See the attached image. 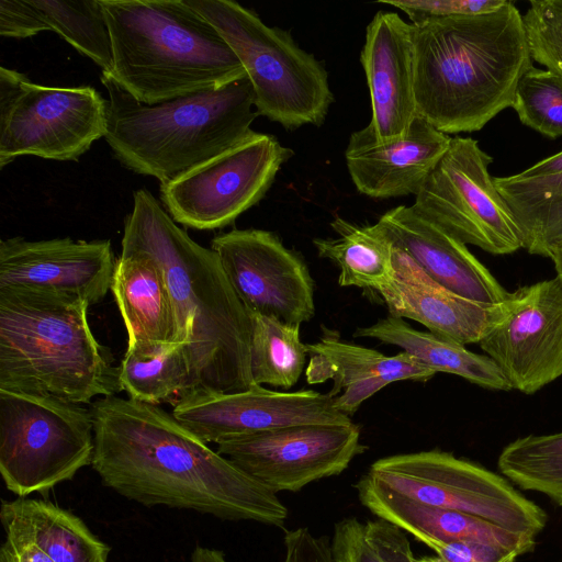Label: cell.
<instances>
[{
    "mask_svg": "<svg viewBox=\"0 0 562 562\" xmlns=\"http://www.w3.org/2000/svg\"><path fill=\"white\" fill-rule=\"evenodd\" d=\"M92 469L104 486L145 506L190 509L283 528L277 493L212 450L171 413L108 396L91 408Z\"/></svg>",
    "mask_w": 562,
    "mask_h": 562,
    "instance_id": "cell-1",
    "label": "cell"
},
{
    "mask_svg": "<svg viewBox=\"0 0 562 562\" xmlns=\"http://www.w3.org/2000/svg\"><path fill=\"white\" fill-rule=\"evenodd\" d=\"M121 246L149 255L164 272L186 344L192 391L248 390L254 384L252 322L215 251L195 243L145 189L133 194Z\"/></svg>",
    "mask_w": 562,
    "mask_h": 562,
    "instance_id": "cell-2",
    "label": "cell"
},
{
    "mask_svg": "<svg viewBox=\"0 0 562 562\" xmlns=\"http://www.w3.org/2000/svg\"><path fill=\"white\" fill-rule=\"evenodd\" d=\"M413 29L417 115L449 135L480 131L513 106L519 80L533 66L514 2Z\"/></svg>",
    "mask_w": 562,
    "mask_h": 562,
    "instance_id": "cell-3",
    "label": "cell"
},
{
    "mask_svg": "<svg viewBox=\"0 0 562 562\" xmlns=\"http://www.w3.org/2000/svg\"><path fill=\"white\" fill-rule=\"evenodd\" d=\"M81 299L0 289V389L74 404L122 391L119 367L93 336Z\"/></svg>",
    "mask_w": 562,
    "mask_h": 562,
    "instance_id": "cell-4",
    "label": "cell"
},
{
    "mask_svg": "<svg viewBox=\"0 0 562 562\" xmlns=\"http://www.w3.org/2000/svg\"><path fill=\"white\" fill-rule=\"evenodd\" d=\"M106 132L113 155L126 169L168 183L250 137L258 116L247 76L217 89L157 104L137 101L110 74Z\"/></svg>",
    "mask_w": 562,
    "mask_h": 562,
    "instance_id": "cell-5",
    "label": "cell"
},
{
    "mask_svg": "<svg viewBox=\"0 0 562 562\" xmlns=\"http://www.w3.org/2000/svg\"><path fill=\"white\" fill-rule=\"evenodd\" d=\"M99 1L111 36L110 75L137 101L157 104L246 75L218 31L184 0Z\"/></svg>",
    "mask_w": 562,
    "mask_h": 562,
    "instance_id": "cell-6",
    "label": "cell"
},
{
    "mask_svg": "<svg viewBox=\"0 0 562 562\" xmlns=\"http://www.w3.org/2000/svg\"><path fill=\"white\" fill-rule=\"evenodd\" d=\"M184 1L218 31L238 57L252 85L258 115L288 130L323 124L334 102L328 74L288 31L268 26L232 0Z\"/></svg>",
    "mask_w": 562,
    "mask_h": 562,
    "instance_id": "cell-7",
    "label": "cell"
},
{
    "mask_svg": "<svg viewBox=\"0 0 562 562\" xmlns=\"http://www.w3.org/2000/svg\"><path fill=\"white\" fill-rule=\"evenodd\" d=\"M91 411L0 389V472L19 497L47 493L92 463Z\"/></svg>",
    "mask_w": 562,
    "mask_h": 562,
    "instance_id": "cell-8",
    "label": "cell"
},
{
    "mask_svg": "<svg viewBox=\"0 0 562 562\" xmlns=\"http://www.w3.org/2000/svg\"><path fill=\"white\" fill-rule=\"evenodd\" d=\"M367 474L420 503L467 513L516 532L536 537L547 525L546 512L508 480L439 449L381 458Z\"/></svg>",
    "mask_w": 562,
    "mask_h": 562,
    "instance_id": "cell-9",
    "label": "cell"
},
{
    "mask_svg": "<svg viewBox=\"0 0 562 562\" xmlns=\"http://www.w3.org/2000/svg\"><path fill=\"white\" fill-rule=\"evenodd\" d=\"M106 132V100L92 87H48L0 67V168L32 155L77 161Z\"/></svg>",
    "mask_w": 562,
    "mask_h": 562,
    "instance_id": "cell-10",
    "label": "cell"
},
{
    "mask_svg": "<svg viewBox=\"0 0 562 562\" xmlns=\"http://www.w3.org/2000/svg\"><path fill=\"white\" fill-rule=\"evenodd\" d=\"M492 161L472 137H451L411 206L465 245L509 255L524 248L522 235L488 172Z\"/></svg>",
    "mask_w": 562,
    "mask_h": 562,
    "instance_id": "cell-11",
    "label": "cell"
},
{
    "mask_svg": "<svg viewBox=\"0 0 562 562\" xmlns=\"http://www.w3.org/2000/svg\"><path fill=\"white\" fill-rule=\"evenodd\" d=\"M292 155L274 136L255 132L231 149L160 184L162 206L186 227L223 228L263 198Z\"/></svg>",
    "mask_w": 562,
    "mask_h": 562,
    "instance_id": "cell-12",
    "label": "cell"
},
{
    "mask_svg": "<svg viewBox=\"0 0 562 562\" xmlns=\"http://www.w3.org/2000/svg\"><path fill=\"white\" fill-rule=\"evenodd\" d=\"M512 390L530 395L562 376V281L507 292L479 342Z\"/></svg>",
    "mask_w": 562,
    "mask_h": 562,
    "instance_id": "cell-13",
    "label": "cell"
},
{
    "mask_svg": "<svg viewBox=\"0 0 562 562\" xmlns=\"http://www.w3.org/2000/svg\"><path fill=\"white\" fill-rule=\"evenodd\" d=\"M367 447L360 427L306 424L217 443L216 451L274 493L299 492L312 482L339 475Z\"/></svg>",
    "mask_w": 562,
    "mask_h": 562,
    "instance_id": "cell-14",
    "label": "cell"
},
{
    "mask_svg": "<svg viewBox=\"0 0 562 562\" xmlns=\"http://www.w3.org/2000/svg\"><path fill=\"white\" fill-rule=\"evenodd\" d=\"M211 249L250 314L300 326L314 317V281L307 266L274 233L233 229L216 235Z\"/></svg>",
    "mask_w": 562,
    "mask_h": 562,
    "instance_id": "cell-15",
    "label": "cell"
},
{
    "mask_svg": "<svg viewBox=\"0 0 562 562\" xmlns=\"http://www.w3.org/2000/svg\"><path fill=\"white\" fill-rule=\"evenodd\" d=\"M173 417L199 439H229L306 424H350L333 398L313 390L271 391L254 383L236 393L192 391L177 398Z\"/></svg>",
    "mask_w": 562,
    "mask_h": 562,
    "instance_id": "cell-16",
    "label": "cell"
},
{
    "mask_svg": "<svg viewBox=\"0 0 562 562\" xmlns=\"http://www.w3.org/2000/svg\"><path fill=\"white\" fill-rule=\"evenodd\" d=\"M115 263L108 239L12 237L0 241V289L58 293L94 305L111 290Z\"/></svg>",
    "mask_w": 562,
    "mask_h": 562,
    "instance_id": "cell-17",
    "label": "cell"
},
{
    "mask_svg": "<svg viewBox=\"0 0 562 562\" xmlns=\"http://www.w3.org/2000/svg\"><path fill=\"white\" fill-rule=\"evenodd\" d=\"M450 139L419 115L405 135L391 139H378L367 125L349 137L347 169L358 191L370 198L416 195Z\"/></svg>",
    "mask_w": 562,
    "mask_h": 562,
    "instance_id": "cell-18",
    "label": "cell"
},
{
    "mask_svg": "<svg viewBox=\"0 0 562 562\" xmlns=\"http://www.w3.org/2000/svg\"><path fill=\"white\" fill-rule=\"evenodd\" d=\"M414 29L395 12L379 11L360 54L371 100L368 126L378 139L405 135L417 115Z\"/></svg>",
    "mask_w": 562,
    "mask_h": 562,
    "instance_id": "cell-19",
    "label": "cell"
},
{
    "mask_svg": "<svg viewBox=\"0 0 562 562\" xmlns=\"http://www.w3.org/2000/svg\"><path fill=\"white\" fill-rule=\"evenodd\" d=\"M374 225L394 249L407 255L447 290L484 304H497L505 299L507 291L465 244L422 217L412 206L393 207Z\"/></svg>",
    "mask_w": 562,
    "mask_h": 562,
    "instance_id": "cell-20",
    "label": "cell"
},
{
    "mask_svg": "<svg viewBox=\"0 0 562 562\" xmlns=\"http://www.w3.org/2000/svg\"><path fill=\"white\" fill-rule=\"evenodd\" d=\"M308 384L333 381L328 395L334 407L352 416L363 402L386 385L412 380L426 382L437 373L402 351L387 356L372 348L344 341L338 333L325 328L314 344H306Z\"/></svg>",
    "mask_w": 562,
    "mask_h": 562,
    "instance_id": "cell-21",
    "label": "cell"
},
{
    "mask_svg": "<svg viewBox=\"0 0 562 562\" xmlns=\"http://www.w3.org/2000/svg\"><path fill=\"white\" fill-rule=\"evenodd\" d=\"M392 278L376 292L390 316L408 318L429 333L463 346L479 344L495 304L462 297L430 279L407 255L394 249Z\"/></svg>",
    "mask_w": 562,
    "mask_h": 562,
    "instance_id": "cell-22",
    "label": "cell"
},
{
    "mask_svg": "<svg viewBox=\"0 0 562 562\" xmlns=\"http://www.w3.org/2000/svg\"><path fill=\"white\" fill-rule=\"evenodd\" d=\"M111 291L126 327L127 355L145 359L183 344L164 272L149 255L122 248Z\"/></svg>",
    "mask_w": 562,
    "mask_h": 562,
    "instance_id": "cell-23",
    "label": "cell"
},
{
    "mask_svg": "<svg viewBox=\"0 0 562 562\" xmlns=\"http://www.w3.org/2000/svg\"><path fill=\"white\" fill-rule=\"evenodd\" d=\"M355 487L360 503L373 515L423 543L480 541L506 548L519 555L533 551L536 547L535 536L506 529L467 513L420 503L378 483L367 473Z\"/></svg>",
    "mask_w": 562,
    "mask_h": 562,
    "instance_id": "cell-24",
    "label": "cell"
},
{
    "mask_svg": "<svg viewBox=\"0 0 562 562\" xmlns=\"http://www.w3.org/2000/svg\"><path fill=\"white\" fill-rule=\"evenodd\" d=\"M7 536L30 542L55 562H106L110 548L81 518L42 499L1 502Z\"/></svg>",
    "mask_w": 562,
    "mask_h": 562,
    "instance_id": "cell-25",
    "label": "cell"
},
{
    "mask_svg": "<svg viewBox=\"0 0 562 562\" xmlns=\"http://www.w3.org/2000/svg\"><path fill=\"white\" fill-rule=\"evenodd\" d=\"M353 337L372 338L400 347L436 373L454 374L487 390H512L502 371L486 355L472 352L461 344L429 331L417 330L402 318L389 315L373 325L358 327Z\"/></svg>",
    "mask_w": 562,
    "mask_h": 562,
    "instance_id": "cell-26",
    "label": "cell"
},
{
    "mask_svg": "<svg viewBox=\"0 0 562 562\" xmlns=\"http://www.w3.org/2000/svg\"><path fill=\"white\" fill-rule=\"evenodd\" d=\"M494 181L519 226L522 249L550 258L562 243V175L527 179L516 173Z\"/></svg>",
    "mask_w": 562,
    "mask_h": 562,
    "instance_id": "cell-27",
    "label": "cell"
},
{
    "mask_svg": "<svg viewBox=\"0 0 562 562\" xmlns=\"http://www.w3.org/2000/svg\"><path fill=\"white\" fill-rule=\"evenodd\" d=\"M335 238H315L321 258L335 262L340 286L378 291L393 276L394 248L375 225H358L339 216L330 222Z\"/></svg>",
    "mask_w": 562,
    "mask_h": 562,
    "instance_id": "cell-28",
    "label": "cell"
},
{
    "mask_svg": "<svg viewBox=\"0 0 562 562\" xmlns=\"http://www.w3.org/2000/svg\"><path fill=\"white\" fill-rule=\"evenodd\" d=\"M250 317L252 382L291 389L299 381L308 357L306 345L300 339V325L258 314H250Z\"/></svg>",
    "mask_w": 562,
    "mask_h": 562,
    "instance_id": "cell-29",
    "label": "cell"
},
{
    "mask_svg": "<svg viewBox=\"0 0 562 562\" xmlns=\"http://www.w3.org/2000/svg\"><path fill=\"white\" fill-rule=\"evenodd\" d=\"M497 467L520 488L562 506V431L515 439L501 451Z\"/></svg>",
    "mask_w": 562,
    "mask_h": 562,
    "instance_id": "cell-30",
    "label": "cell"
},
{
    "mask_svg": "<svg viewBox=\"0 0 562 562\" xmlns=\"http://www.w3.org/2000/svg\"><path fill=\"white\" fill-rule=\"evenodd\" d=\"M184 344L168 346L150 358L125 353L119 366L122 391L128 398L158 405L193 390Z\"/></svg>",
    "mask_w": 562,
    "mask_h": 562,
    "instance_id": "cell-31",
    "label": "cell"
},
{
    "mask_svg": "<svg viewBox=\"0 0 562 562\" xmlns=\"http://www.w3.org/2000/svg\"><path fill=\"white\" fill-rule=\"evenodd\" d=\"M50 31L97 64L102 72L113 68L111 36L99 0H32Z\"/></svg>",
    "mask_w": 562,
    "mask_h": 562,
    "instance_id": "cell-32",
    "label": "cell"
},
{
    "mask_svg": "<svg viewBox=\"0 0 562 562\" xmlns=\"http://www.w3.org/2000/svg\"><path fill=\"white\" fill-rule=\"evenodd\" d=\"M334 562H415L404 530L378 518L361 522L344 518L334 527Z\"/></svg>",
    "mask_w": 562,
    "mask_h": 562,
    "instance_id": "cell-33",
    "label": "cell"
},
{
    "mask_svg": "<svg viewBox=\"0 0 562 562\" xmlns=\"http://www.w3.org/2000/svg\"><path fill=\"white\" fill-rule=\"evenodd\" d=\"M512 108L524 125L551 138L562 136V78L532 66L519 80Z\"/></svg>",
    "mask_w": 562,
    "mask_h": 562,
    "instance_id": "cell-34",
    "label": "cell"
},
{
    "mask_svg": "<svg viewBox=\"0 0 562 562\" xmlns=\"http://www.w3.org/2000/svg\"><path fill=\"white\" fill-rule=\"evenodd\" d=\"M532 60L562 78V0H535L522 15Z\"/></svg>",
    "mask_w": 562,
    "mask_h": 562,
    "instance_id": "cell-35",
    "label": "cell"
},
{
    "mask_svg": "<svg viewBox=\"0 0 562 562\" xmlns=\"http://www.w3.org/2000/svg\"><path fill=\"white\" fill-rule=\"evenodd\" d=\"M506 0H380L406 13L412 24L439 18L484 14L501 8Z\"/></svg>",
    "mask_w": 562,
    "mask_h": 562,
    "instance_id": "cell-36",
    "label": "cell"
},
{
    "mask_svg": "<svg viewBox=\"0 0 562 562\" xmlns=\"http://www.w3.org/2000/svg\"><path fill=\"white\" fill-rule=\"evenodd\" d=\"M424 544L443 562H516L520 557L515 551L480 541H426Z\"/></svg>",
    "mask_w": 562,
    "mask_h": 562,
    "instance_id": "cell-37",
    "label": "cell"
},
{
    "mask_svg": "<svg viewBox=\"0 0 562 562\" xmlns=\"http://www.w3.org/2000/svg\"><path fill=\"white\" fill-rule=\"evenodd\" d=\"M50 31L44 16L32 1H0V35L24 38Z\"/></svg>",
    "mask_w": 562,
    "mask_h": 562,
    "instance_id": "cell-38",
    "label": "cell"
},
{
    "mask_svg": "<svg viewBox=\"0 0 562 562\" xmlns=\"http://www.w3.org/2000/svg\"><path fill=\"white\" fill-rule=\"evenodd\" d=\"M284 553L283 562H334L327 539L314 536L306 527L285 532Z\"/></svg>",
    "mask_w": 562,
    "mask_h": 562,
    "instance_id": "cell-39",
    "label": "cell"
},
{
    "mask_svg": "<svg viewBox=\"0 0 562 562\" xmlns=\"http://www.w3.org/2000/svg\"><path fill=\"white\" fill-rule=\"evenodd\" d=\"M0 562H55L34 544L5 536L0 548Z\"/></svg>",
    "mask_w": 562,
    "mask_h": 562,
    "instance_id": "cell-40",
    "label": "cell"
},
{
    "mask_svg": "<svg viewBox=\"0 0 562 562\" xmlns=\"http://www.w3.org/2000/svg\"><path fill=\"white\" fill-rule=\"evenodd\" d=\"M562 175V151L547 157L524 171L517 173L520 178H547Z\"/></svg>",
    "mask_w": 562,
    "mask_h": 562,
    "instance_id": "cell-41",
    "label": "cell"
},
{
    "mask_svg": "<svg viewBox=\"0 0 562 562\" xmlns=\"http://www.w3.org/2000/svg\"><path fill=\"white\" fill-rule=\"evenodd\" d=\"M549 259L553 262L557 277L562 281V243L551 252Z\"/></svg>",
    "mask_w": 562,
    "mask_h": 562,
    "instance_id": "cell-42",
    "label": "cell"
},
{
    "mask_svg": "<svg viewBox=\"0 0 562 562\" xmlns=\"http://www.w3.org/2000/svg\"><path fill=\"white\" fill-rule=\"evenodd\" d=\"M415 562H443L437 555L436 557H422L416 558Z\"/></svg>",
    "mask_w": 562,
    "mask_h": 562,
    "instance_id": "cell-43",
    "label": "cell"
}]
</instances>
